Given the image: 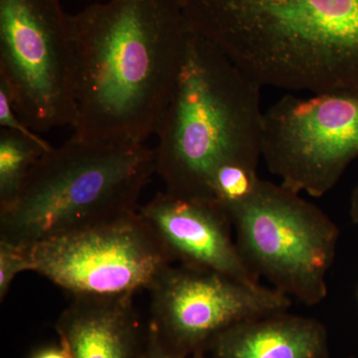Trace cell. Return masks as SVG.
Returning <instances> with one entry per match:
<instances>
[{
  "instance_id": "6da1fadb",
  "label": "cell",
  "mask_w": 358,
  "mask_h": 358,
  "mask_svg": "<svg viewBox=\"0 0 358 358\" xmlns=\"http://www.w3.org/2000/svg\"><path fill=\"white\" fill-rule=\"evenodd\" d=\"M72 136L141 143L157 134L192 25L179 0H107L69 15Z\"/></svg>"
},
{
  "instance_id": "7a4b0ae2",
  "label": "cell",
  "mask_w": 358,
  "mask_h": 358,
  "mask_svg": "<svg viewBox=\"0 0 358 358\" xmlns=\"http://www.w3.org/2000/svg\"><path fill=\"white\" fill-rule=\"evenodd\" d=\"M193 30L261 85L358 90V0H179Z\"/></svg>"
},
{
  "instance_id": "3957f363",
  "label": "cell",
  "mask_w": 358,
  "mask_h": 358,
  "mask_svg": "<svg viewBox=\"0 0 358 358\" xmlns=\"http://www.w3.org/2000/svg\"><path fill=\"white\" fill-rule=\"evenodd\" d=\"M261 89L192 28L157 133L155 173L164 180L166 192L212 200L209 185L219 166L231 160L259 164Z\"/></svg>"
},
{
  "instance_id": "277c9868",
  "label": "cell",
  "mask_w": 358,
  "mask_h": 358,
  "mask_svg": "<svg viewBox=\"0 0 358 358\" xmlns=\"http://www.w3.org/2000/svg\"><path fill=\"white\" fill-rule=\"evenodd\" d=\"M154 173L155 150L141 143L72 136L40 157L0 210V241L31 247L133 215Z\"/></svg>"
},
{
  "instance_id": "5b68a950",
  "label": "cell",
  "mask_w": 358,
  "mask_h": 358,
  "mask_svg": "<svg viewBox=\"0 0 358 358\" xmlns=\"http://www.w3.org/2000/svg\"><path fill=\"white\" fill-rule=\"evenodd\" d=\"M229 217L240 254L259 279L306 306L326 300L341 231L322 209L261 179Z\"/></svg>"
},
{
  "instance_id": "8992f818",
  "label": "cell",
  "mask_w": 358,
  "mask_h": 358,
  "mask_svg": "<svg viewBox=\"0 0 358 358\" xmlns=\"http://www.w3.org/2000/svg\"><path fill=\"white\" fill-rule=\"evenodd\" d=\"M0 80L35 133L73 126L72 43L61 0H0Z\"/></svg>"
},
{
  "instance_id": "52a82bcc",
  "label": "cell",
  "mask_w": 358,
  "mask_h": 358,
  "mask_svg": "<svg viewBox=\"0 0 358 358\" xmlns=\"http://www.w3.org/2000/svg\"><path fill=\"white\" fill-rule=\"evenodd\" d=\"M287 95L264 112L262 159L292 192L322 197L358 157V90Z\"/></svg>"
},
{
  "instance_id": "ba28073f",
  "label": "cell",
  "mask_w": 358,
  "mask_h": 358,
  "mask_svg": "<svg viewBox=\"0 0 358 358\" xmlns=\"http://www.w3.org/2000/svg\"><path fill=\"white\" fill-rule=\"evenodd\" d=\"M33 272L73 296H134L173 260L138 212L29 247Z\"/></svg>"
},
{
  "instance_id": "9c48e42d",
  "label": "cell",
  "mask_w": 358,
  "mask_h": 358,
  "mask_svg": "<svg viewBox=\"0 0 358 358\" xmlns=\"http://www.w3.org/2000/svg\"><path fill=\"white\" fill-rule=\"evenodd\" d=\"M150 326L180 358L205 352L218 334L238 322L288 312L289 296L214 271L167 266L148 288Z\"/></svg>"
},
{
  "instance_id": "30bf717a",
  "label": "cell",
  "mask_w": 358,
  "mask_h": 358,
  "mask_svg": "<svg viewBox=\"0 0 358 358\" xmlns=\"http://www.w3.org/2000/svg\"><path fill=\"white\" fill-rule=\"evenodd\" d=\"M138 213L152 226L173 262L261 285L240 254L232 236V221L213 200L166 192L138 208Z\"/></svg>"
},
{
  "instance_id": "8fae6325",
  "label": "cell",
  "mask_w": 358,
  "mask_h": 358,
  "mask_svg": "<svg viewBox=\"0 0 358 358\" xmlns=\"http://www.w3.org/2000/svg\"><path fill=\"white\" fill-rule=\"evenodd\" d=\"M56 324L59 341L74 358H143L141 331L133 296H73Z\"/></svg>"
},
{
  "instance_id": "7c38bea8",
  "label": "cell",
  "mask_w": 358,
  "mask_h": 358,
  "mask_svg": "<svg viewBox=\"0 0 358 358\" xmlns=\"http://www.w3.org/2000/svg\"><path fill=\"white\" fill-rule=\"evenodd\" d=\"M329 336L320 320L288 312L238 322L218 334L206 358H329Z\"/></svg>"
},
{
  "instance_id": "4fadbf2b",
  "label": "cell",
  "mask_w": 358,
  "mask_h": 358,
  "mask_svg": "<svg viewBox=\"0 0 358 358\" xmlns=\"http://www.w3.org/2000/svg\"><path fill=\"white\" fill-rule=\"evenodd\" d=\"M53 148L46 141H37L24 134L0 131V210L9 206L45 152Z\"/></svg>"
},
{
  "instance_id": "5bb4252c",
  "label": "cell",
  "mask_w": 358,
  "mask_h": 358,
  "mask_svg": "<svg viewBox=\"0 0 358 358\" xmlns=\"http://www.w3.org/2000/svg\"><path fill=\"white\" fill-rule=\"evenodd\" d=\"M258 164L239 160L224 162L212 174L209 192L212 200L222 207L228 216L255 193L261 178Z\"/></svg>"
},
{
  "instance_id": "9a60e30c",
  "label": "cell",
  "mask_w": 358,
  "mask_h": 358,
  "mask_svg": "<svg viewBox=\"0 0 358 358\" xmlns=\"http://www.w3.org/2000/svg\"><path fill=\"white\" fill-rule=\"evenodd\" d=\"M33 272L29 247L0 241V300L6 299L16 275Z\"/></svg>"
},
{
  "instance_id": "2e32d148",
  "label": "cell",
  "mask_w": 358,
  "mask_h": 358,
  "mask_svg": "<svg viewBox=\"0 0 358 358\" xmlns=\"http://www.w3.org/2000/svg\"><path fill=\"white\" fill-rule=\"evenodd\" d=\"M0 127L1 129L24 134L28 138H34V140H43L20 119L15 107H14L10 92L2 80H0Z\"/></svg>"
},
{
  "instance_id": "e0dca14e",
  "label": "cell",
  "mask_w": 358,
  "mask_h": 358,
  "mask_svg": "<svg viewBox=\"0 0 358 358\" xmlns=\"http://www.w3.org/2000/svg\"><path fill=\"white\" fill-rule=\"evenodd\" d=\"M143 358H180L164 345L154 329L148 324L147 331V343H145V355ZM190 358H206L205 352L196 353Z\"/></svg>"
},
{
  "instance_id": "ac0fdd59",
  "label": "cell",
  "mask_w": 358,
  "mask_h": 358,
  "mask_svg": "<svg viewBox=\"0 0 358 358\" xmlns=\"http://www.w3.org/2000/svg\"><path fill=\"white\" fill-rule=\"evenodd\" d=\"M28 358H74L67 346L59 341L58 345H48L37 348Z\"/></svg>"
},
{
  "instance_id": "d6986e66",
  "label": "cell",
  "mask_w": 358,
  "mask_h": 358,
  "mask_svg": "<svg viewBox=\"0 0 358 358\" xmlns=\"http://www.w3.org/2000/svg\"><path fill=\"white\" fill-rule=\"evenodd\" d=\"M350 218L355 225L358 226V185L353 189L352 197H350Z\"/></svg>"
},
{
  "instance_id": "ffe728a7",
  "label": "cell",
  "mask_w": 358,
  "mask_h": 358,
  "mask_svg": "<svg viewBox=\"0 0 358 358\" xmlns=\"http://www.w3.org/2000/svg\"><path fill=\"white\" fill-rule=\"evenodd\" d=\"M99 1H107V0H99Z\"/></svg>"
},
{
  "instance_id": "44dd1931",
  "label": "cell",
  "mask_w": 358,
  "mask_h": 358,
  "mask_svg": "<svg viewBox=\"0 0 358 358\" xmlns=\"http://www.w3.org/2000/svg\"><path fill=\"white\" fill-rule=\"evenodd\" d=\"M348 358H358V357H348Z\"/></svg>"
}]
</instances>
